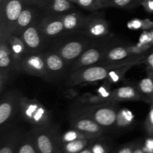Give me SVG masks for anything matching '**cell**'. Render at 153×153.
Listing matches in <instances>:
<instances>
[{
    "label": "cell",
    "instance_id": "cell-22",
    "mask_svg": "<svg viewBox=\"0 0 153 153\" xmlns=\"http://www.w3.org/2000/svg\"><path fill=\"white\" fill-rule=\"evenodd\" d=\"M130 55V51L128 48L123 46H117L109 49L105 52L103 59L108 63H116L119 64L118 62L126 60Z\"/></svg>",
    "mask_w": 153,
    "mask_h": 153
},
{
    "label": "cell",
    "instance_id": "cell-42",
    "mask_svg": "<svg viewBox=\"0 0 153 153\" xmlns=\"http://www.w3.org/2000/svg\"><path fill=\"white\" fill-rule=\"evenodd\" d=\"M101 1H102V2L104 3V6H105V2L108 1V0H101Z\"/></svg>",
    "mask_w": 153,
    "mask_h": 153
},
{
    "label": "cell",
    "instance_id": "cell-17",
    "mask_svg": "<svg viewBox=\"0 0 153 153\" xmlns=\"http://www.w3.org/2000/svg\"><path fill=\"white\" fill-rule=\"evenodd\" d=\"M5 40L8 43L9 48H10V50L13 57V59L16 62V68H17L18 64L20 60L26 54H28L25 43L22 41L20 36L14 34H10Z\"/></svg>",
    "mask_w": 153,
    "mask_h": 153
},
{
    "label": "cell",
    "instance_id": "cell-43",
    "mask_svg": "<svg viewBox=\"0 0 153 153\" xmlns=\"http://www.w3.org/2000/svg\"><path fill=\"white\" fill-rule=\"evenodd\" d=\"M151 77H152V79H153V72H152V76H151Z\"/></svg>",
    "mask_w": 153,
    "mask_h": 153
},
{
    "label": "cell",
    "instance_id": "cell-12",
    "mask_svg": "<svg viewBox=\"0 0 153 153\" xmlns=\"http://www.w3.org/2000/svg\"><path fill=\"white\" fill-rule=\"evenodd\" d=\"M88 43L84 40H71L67 42L59 48L58 53L66 62L76 61L86 50Z\"/></svg>",
    "mask_w": 153,
    "mask_h": 153
},
{
    "label": "cell",
    "instance_id": "cell-10",
    "mask_svg": "<svg viewBox=\"0 0 153 153\" xmlns=\"http://www.w3.org/2000/svg\"><path fill=\"white\" fill-rule=\"evenodd\" d=\"M37 7L46 16H64L75 8L69 0H42Z\"/></svg>",
    "mask_w": 153,
    "mask_h": 153
},
{
    "label": "cell",
    "instance_id": "cell-20",
    "mask_svg": "<svg viewBox=\"0 0 153 153\" xmlns=\"http://www.w3.org/2000/svg\"><path fill=\"white\" fill-rule=\"evenodd\" d=\"M88 18L80 13L71 11L66 13L63 16V22H64V30L65 31H73L82 28L86 25Z\"/></svg>",
    "mask_w": 153,
    "mask_h": 153
},
{
    "label": "cell",
    "instance_id": "cell-29",
    "mask_svg": "<svg viewBox=\"0 0 153 153\" xmlns=\"http://www.w3.org/2000/svg\"><path fill=\"white\" fill-rule=\"evenodd\" d=\"M84 138H90L88 136L80 131H77L76 129L70 130V131H67L62 137L63 143H67V142L73 141V140H78V139H84Z\"/></svg>",
    "mask_w": 153,
    "mask_h": 153
},
{
    "label": "cell",
    "instance_id": "cell-7",
    "mask_svg": "<svg viewBox=\"0 0 153 153\" xmlns=\"http://www.w3.org/2000/svg\"><path fill=\"white\" fill-rule=\"evenodd\" d=\"M112 69L107 66H91L76 70L71 79L75 83H91L107 79Z\"/></svg>",
    "mask_w": 153,
    "mask_h": 153
},
{
    "label": "cell",
    "instance_id": "cell-21",
    "mask_svg": "<svg viewBox=\"0 0 153 153\" xmlns=\"http://www.w3.org/2000/svg\"><path fill=\"white\" fill-rule=\"evenodd\" d=\"M141 97L138 88L134 86H123L117 89L111 97L117 101H136Z\"/></svg>",
    "mask_w": 153,
    "mask_h": 153
},
{
    "label": "cell",
    "instance_id": "cell-3",
    "mask_svg": "<svg viewBox=\"0 0 153 153\" xmlns=\"http://www.w3.org/2000/svg\"><path fill=\"white\" fill-rule=\"evenodd\" d=\"M20 114L25 121L34 127L49 125L50 120L49 111L41 104L36 100L24 97L21 100Z\"/></svg>",
    "mask_w": 153,
    "mask_h": 153
},
{
    "label": "cell",
    "instance_id": "cell-24",
    "mask_svg": "<svg viewBox=\"0 0 153 153\" xmlns=\"http://www.w3.org/2000/svg\"><path fill=\"white\" fill-rule=\"evenodd\" d=\"M89 139H78L73 141L64 143L63 146V151L64 153H79L87 147L89 143Z\"/></svg>",
    "mask_w": 153,
    "mask_h": 153
},
{
    "label": "cell",
    "instance_id": "cell-33",
    "mask_svg": "<svg viewBox=\"0 0 153 153\" xmlns=\"http://www.w3.org/2000/svg\"><path fill=\"white\" fill-rule=\"evenodd\" d=\"M91 150L94 153H106L104 146L100 143H96L91 147Z\"/></svg>",
    "mask_w": 153,
    "mask_h": 153
},
{
    "label": "cell",
    "instance_id": "cell-32",
    "mask_svg": "<svg viewBox=\"0 0 153 153\" xmlns=\"http://www.w3.org/2000/svg\"><path fill=\"white\" fill-rule=\"evenodd\" d=\"M146 153H153V138H148L143 147Z\"/></svg>",
    "mask_w": 153,
    "mask_h": 153
},
{
    "label": "cell",
    "instance_id": "cell-11",
    "mask_svg": "<svg viewBox=\"0 0 153 153\" xmlns=\"http://www.w3.org/2000/svg\"><path fill=\"white\" fill-rule=\"evenodd\" d=\"M39 10L40 8L37 6L27 4L21 12L12 34L20 36L24 30L38 19Z\"/></svg>",
    "mask_w": 153,
    "mask_h": 153
},
{
    "label": "cell",
    "instance_id": "cell-30",
    "mask_svg": "<svg viewBox=\"0 0 153 153\" xmlns=\"http://www.w3.org/2000/svg\"><path fill=\"white\" fill-rule=\"evenodd\" d=\"M126 70V67H120V68L116 69V70H111L107 78L108 82H111V83H116V82H119L123 76Z\"/></svg>",
    "mask_w": 153,
    "mask_h": 153
},
{
    "label": "cell",
    "instance_id": "cell-23",
    "mask_svg": "<svg viewBox=\"0 0 153 153\" xmlns=\"http://www.w3.org/2000/svg\"><path fill=\"white\" fill-rule=\"evenodd\" d=\"M16 153H39L34 142L32 131L26 134H22Z\"/></svg>",
    "mask_w": 153,
    "mask_h": 153
},
{
    "label": "cell",
    "instance_id": "cell-37",
    "mask_svg": "<svg viewBox=\"0 0 153 153\" xmlns=\"http://www.w3.org/2000/svg\"><path fill=\"white\" fill-rule=\"evenodd\" d=\"M26 4H29V5H35L38 6L39 4L42 0H22Z\"/></svg>",
    "mask_w": 153,
    "mask_h": 153
},
{
    "label": "cell",
    "instance_id": "cell-31",
    "mask_svg": "<svg viewBox=\"0 0 153 153\" xmlns=\"http://www.w3.org/2000/svg\"><path fill=\"white\" fill-rule=\"evenodd\" d=\"M146 127H147L148 131L153 134V105L151 106L149 115H148L147 120H146Z\"/></svg>",
    "mask_w": 153,
    "mask_h": 153
},
{
    "label": "cell",
    "instance_id": "cell-35",
    "mask_svg": "<svg viewBox=\"0 0 153 153\" xmlns=\"http://www.w3.org/2000/svg\"><path fill=\"white\" fill-rule=\"evenodd\" d=\"M134 147L133 146H127L121 148L116 153H133Z\"/></svg>",
    "mask_w": 153,
    "mask_h": 153
},
{
    "label": "cell",
    "instance_id": "cell-27",
    "mask_svg": "<svg viewBox=\"0 0 153 153\" xmlns=\"http://www.w3.org/2000/svg\"><path fill=\"white\" fill-rule=\"evenodd\" d=\"M76 4L85 10L95 11L105 7L104 3L101 0H77Z\"/></svg>",
    "mask_w": 153,
    "mask_h": 153
},
{
    "label": "cell",
    "instance_id": "cell-13",
    "mask_svg": "<svg viewBox=\"0 0 153 153\" xmlns=\"http://www.w3.org/2000/svg\"><path fill=\"white\" fill-rule=\"evenodd\" d=\"M74 129L86 134L89 137H97L102 133V127L96 121L87 116L79 117L73 120L72 123Z\"/></svg>",
    "mask_w": 153,
    "mask_h": 153
},
{
    "label": "cell",
    "instance_id": "cell-4",
    "mask_svg": "<svg viewBox=\"0 0 153 153\" xmlns=\"http://www.w3.org/2000/svg\"><path fill=\"white\" fill-rule=\"evenodd\" d=\"M17 70L44 79H48L49 76L44 56L40 52L26 54L18 64Z\"/></svg>",
    "mask_w": 153,
    "mask_h": 153
},
{
    "label": "cell",
    "instance_id": "cell-38",
    "mask_svg": "<svg viewBox=\"0 0 153 153\" xmlns=\"http://www.w3.org/2000/svg\"><path fill=\"white\" fill-rule=\"evenodd\" d=\"M130 24H131V28H135V29H137V28H139L140 26H141V22H140L139 20L132 21V22H130Z\"/></svg>",
    "mask_w": 153,
    "mask_h": 153
},
{
    "label": "cell",
    "instance_id": "cell-2",
    "mask_svg": "<svg viewBox=\"0 0 153 153\" xmlns=\"http://www.w3.org/2000/svg\"><path fill=\"white\" fill-rule=\"evenodd\" d=\"M22 97L19 92L11 91L2 94L0 102V126L1 129H7L20 114Z\"/></svg>",
    "mask_w": 153,
    "mask_h": 153
},
{
    "label": "cell",
    "instance_id": "cell-1",
    "mask_svg": "<svg viewBox=\"0 0 153 153\" xmlns=\"http://www.w3.org/2000/svg\"><path fill=\"white\" fill-rule=\"evenodd\" d=\"M26 5L22 0H3L0 3V39H7L13 33L16 21Z\"/></svg>",
    "mask_w": 153,
    "mask_h": 153
},
{
    "label": "cell",
    "instance_id": "cell-34",
    "mask_svg": "<svg viewBox=\"0 0 153 153\" xmlns=\"http://www.w3.org/2000/svg\"><path fill=\"white\" fill-rule=\"evenodd\" d=\"M98 93L101 96L102 98L103 99H107L112 96V94H111L110 93L108 92V90L106 89V88H105V87H101V88H100Z\"/></svg>",
    "mask_w": 153,
    "mask_h": 153
},
{
    "label": "cell",
    "instance_id": "cell-8",
    "mask_svg": "<svg viewBox=\"0 0 153 153\" xmlns=\"http://www.w3.org/2000/svg\"><path fill=\"white\" fill-rule=\"evenodd\" d=\"M85 116L91 117L102 127H111L116 124L117 111L113 106L94 107L85 112Z\"/></svg>",
    "mask_w": 153,
    "mask_h": 153
},
{
    "label": "cell",
    "instance_id": "cell-16",
    "mask_svg": "<svg viewBox=\"0 0 153 153\" xmlns=\"http://www.w3.org/2000/svg\"><path fill=\"white\" fill-rule=\"evenodd\" d=\"M49 76L60 75L66 67V61L58 52H46L43 54Z\"/></svg>",
    "mask_w": 153,
    "mask_h": 153
},
{
    "label": "cell",
    "instance_id": "cell-18",
    "mask_svg": "<svg viewBox=\"0 0 153 153\" xmlns=\"http://www.w3.org/2000/svg\"><path fill=\"white\" fill-rule=\"evenodd\" d=\"M22 135V133L19 128H13L7 132V135L4 137V141L1 143L0 153H14L17 150Z\"/></svg>",
    "mask_w": 153,
    "mask_h": 153
},
{
    "label": "cell",
    "instance_id": "cell-19",
    "mask_svg": "<svg viewBox=\"0 0 153 153\" xmlns=\"http://www.w3.org/2000/svg\"><path fill=\"white\" fill-rule=\"evenodd\" d=\"M90 20H87L86 27L87 32L90 36L94 37H101L107 35L108 33V23L100 17L89 18Z\"/></svg>",
    "mask_w": 153,
    "mask_h": 153
},
{
    "label": "cell",
    "instance_id": "cell-26",
    "mask_svg": "<svg viewBox=\"0 0 153 153\" xmlns=\"http://www.w3.org/2000/svg\"><path fill=\"white\" fill-rule=\"evenodd\" d=\"M142 1L143 0H108L105 4V7H114L131 9L141 4Z\"/></svg>",
    "mask_w": 153,
    "mask_h": 153
},
{
    "label": "cell",
    "instance_id": "cell-6",
    "mask_svg": "<svg viewBox=\"0 0 153 153\" xmlns=\"http://www.w3.org/2000/svg\"><path fill=\"white\" fill-rule=\"evenodd\" d=\"M20 37L25 43L28 54L39 53L43 49L46 38L37 20L24 30Z\"/></svg>",
    "mask_w": 153,
    "mask_h": 153
},
{
    "label": "cell",
    "instance_id": "cell-25",
    "mask_svg": "<svg viewBox=\"0 0 153 153\" xmlns=\"http://www.w3.org/2000/svg\"><path fill=\"white\" fill-rule=\"evenodd\" d=\"M134 115L128 109H121L117 111L116 124L119 128H126L133 123Z\"/></svg>",
    "mask_w": 153,
    "mask_h": 153
},
{
    "label": "cell",
    "instance_id": "cell-28",
    "mask_svg": "<svg viewBox=\"0 0 153 153\" xmlns=\"http://www.w3.org/2000/svg\"><path fill=\"white\" fill-rule=\"evenodd\" d=\"M137 88L141 95L153 97V79L152 77L145 78L140 80Z\"/></svg>",
    "mask_w": 153,
    "mask_h": 153
},
{
    "label": "cell",
    "instance_id": "cell-41",
    "mask_svg": "<svg viewBox=\"0 0 153 153\" xmlns=\"http://www.w3.org/2000/svg\"><path fill=\"white\" fill-rule=\"evenodd\" d=\"M69 1H71V2H73V4H76V1H77V0H69Z\"/></svg>",
    "mask_w": 153,
    "mask_h": 153
},
{
    "label": "cell",
    "instance_id": "cell-39",
    "mask_svg": "<svg viewBox=\"0 0 153 153\" xmlns=\"http://www.w3.org/2000/svg\"><path fill=\"white\" fill-rule=\"evenodd\" d=\"M133 153H146V152L143 150V148L136 147L134 148V151H133Z\"/></svg>",
    "mask_w": 153,
    "mask_h": 153
},
{
    "label": "cell",
    "instance_id": "cell-40",
    "mask_svg": "<svg viewBox=\"0 0 153 153\" xmlns=\"http://www.w3.org/2000/svg\"><path fill=\"white\" fill-rule=\"evenodd\" d=\"M79 153H94L91 150V149H88V148H85V149H83L82 151H81Z\"/></svg>",
    "mask_w": 153,
    "mask_h": 153
},
{
    "label": "cell",
    "instance_id": "cell-44",
    "mask_svg": "<svg viewBox=\"0 0 153 153\" xmlns=\"http://www.w3.org/2000/svg\"><path fill=\"white\" fill-rule=\"evenodd\" d=\"M2 1H3V0H0V3H1Z\"/></svg>",
    "mask_w": 153,
    "mask_h": 153
},
{
    "label": "cell",
    "instance_id": "cell-15",
    "mask_svg": "<svg viewBox=\"0 0 153 153\" xmlns=\"http://www.w3.org/2000/svg\"><path fill=\"white\" fill-rule=\"evenodd\" d=\"M105 50H101L98 48L87 49L79 56L75 63L74 68L76 70L94 66L103 59Z\"/></svg>",
    "mask_w": 153,
    "mask_h": 153
},
{
    "label": "cell",
    "instance_id": "cell-5",
    "mask_svg": "<svg viewBox=\"0 0 153 153\" xmlns=\"http://www.w3.org/2000/svg\"><path fill=\"white\" fill-rule=\"evenodd\" d=\"M34 142L39 153H56L57 138L48 125L34 127L32 130Z\"/></svg>",
    "mask_w": 153,
    "mask_h": 153
},
{
    "label": "cell",
    "instance_id": "cell-9",
    "mask_svg": "<svg viewBox=\"0 0 153 153\" xmlns=\"http://www.w3.org/2000/svg\"><path fill=\"white\" fill-rule=\"evenodd\" d=\"M0 70H1V89L3 84L5 83L9 77V75L14 69H16L15 62L11 52L9 48L8 43L5 39H0Z\"/></svg>",
    "mask_w": 153,
    "mask_h": 153
},
{
    "label": "cell",
    "instance_id": "cell-14",
    "mask_svg": "<svg viewBox=\"0 0 153 153\" xmlns=\"http://www.w3.org/2000/svg\"><path fill=\"white\" fill-rule=\"evenodd\" d=\"M39 21L41 29L46 37H54L64 31L63 16H46Z\"/></svg>",
    "mask_w": 153,
    "mask_h": 153
},
{
    "label": "cell",
    "instance_id": "cell-36",
    "mask_svg": "<svg viewBox=\"0 0 153 153\" xmlns=\"http://www.w3.org/2000/svg\"><path fill=\"white\" fill-rule=\"evenodd\" d=\"M146 64H147L148 67H149V69L151 70V71L153 72V52L151 54H149L148 55V57L146 59Z\"/></svg>",
    "mask_w": 153,
    "mask_h": 153
}]
</instances>
